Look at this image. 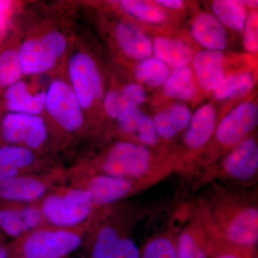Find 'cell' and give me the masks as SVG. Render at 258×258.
I'll return each mask as SVG.
<instances>
[{
	"mask_svg": "<svg viewBox=\"0 0 258 258\" xmlns=\"http://www.w3.org/2000/svg\"><path fill=\"white\" fill-rule=\"evenodd\" d=\"M212 221L225 243L252 250L258 238V210L255 205L224 203L214 213Z\"/></svg>",
	"mask_w": 258,
	"mask_h": 258,
	"instance_id": "6da1fadb",
	"label": "cell"
},
{
	"mask_svg": "<svg viewBox=\"0 0 258 258\" xmlns=\"http://www.w3.org/2000/svg\"><path fill=\"white\" fill-rule=\"evenodd\" d=\"M102 170L106 175L131 180L154 178L152 156L146 146L132 142H119L111 148L102 164Z\"/></svg>",
	"mask_w": 258,
	"mask_h": 258,
	"instance_id": "7a4b0ae2",
	"label": "cell"
},
{
	"mask_svg": "<svg viewBox=\"0 0 258 258\" xmlns=\"http://www.w3.org/2000/svg\"><path fill=\"white\" fill-rule=\"evenodd\" d=\"M93 207L87 189H74L45 199L41 212L42 217L52 225L66 228L85 221L91 215Z\"/></svg>",
	"mask_w": 258,
	"mask_h": 258,
	"instance_id": "3957f363",
	"label": "cell"
},
{
	"mask_svg": "<svg viewBox=\"0 0 258 258\" xmlns=\"http://www.w3.org/2000/svg\"><path fill=\"white\" fill-rule=\"evenodd\" d=\"M67 47L66 37L52 31L24 42L18 51L24 74H43L55 66Z\"/></svg>",
	"mask_w": 258,
	"mask_h": 258,
	"instance_id": "277c9868",
	"label": "cell"
},
{
	"mask_svg": "<svg viewBox=\"0 0 258 258\" xmlns=\"http://www.w3.org/2000/svg\"><path fill=\"white\" fill-rule=\"evenodd\" d=\"M81 235L67 230H38L30 234L23 244L28 258H62L79 248Z\"/></svg>",
	"mask_w": 258,
	"mask_h": 258,
	"instance_id": "5b68a950",
	"label": "cell"
},
{
	"mask_svg": "<svg viewBox=\"0 0 258 258\" xmlns=\"http://www.w3.org/2000/svg\"><path fill=\"white\" fill-rule=\"evenodd\" d=\"M71 88L83 108H90L103 95V83L99 70L91 56L76 52L69 66Z\"/></svg>",
	"mask_w": 258,
	"mask_h": 258,
	"instance_id": "8992f818",
	"label": "cell"
},
{
	"mask_svg": "<svg viewBox=\"0 0 258 258\" xmlns=\"http://www.w3.org/2000/svg\"><path fill=\"white\" fill-rule=\"evenodd\" d=\"M45 108L66 130L76 132L83 123V108L69 84L60 80L51 83L46 93Z\"/></svg>",
	"mask_w": 258,
	"mask_h": 258,
	"instance_id": "52a82bcc",
	"label": "cell"
},
{
	"mask_svg": "<svg viewBox=\"0 0 258 258\" xmlns=\"http://www.w3.org/2000/svg\"><path fill=\"white\" fill-rule=\"evenodd\" d=\"M2 137L8 143L24 142L29 149H37L46 140L47 131L38 115L10 112L2 120Z\"/></svg>",
	"mask_w": 258,
	"mask_h": 258,
	"instance_id": "ba28073f",
	"label": "cell"
},
{
	"mask_svg": "<svg viewBox=\"0 0 258 258\" xmlns=\"http://www.w3.org/2000/svg\"><path fill=\"white\" fill-rule=\"evenodd\" d=\"M258 123V107L253 102H245L227 113L215 129L218 143L232 147L247 138Z\"/></svg>",
	"mask_w": 258,
	"mask_h": 258,
	"instance_id": "9c48e42d",
	"label": "cell"
},
{
	"mask_svg": "<svg viewBox=\"0 0 258 258\" xmlns=\"http://www.w3.org/2000/svg\"><path fill=\"white\" fill-rule=\"evenodd\" d=\"M258 170L257 141L247 137L232 147L222 164L221 176L238 182L252 181Z\"/></svg>",
	"mask_w": 258,
	"mask_h": 258,
	"instance_id": "30bf717a",
	"label": "cell"
},
{
	"mask_svg": "<svg viewBox=\"0 0 258 258\" xmlns=\"http://www.w3.org/2000/svg\"><path fill=\"white\" fill-rule=\"evenodd\" d=\"M137 244L129 237L120 235L114 227L106 226L98 232L91 258H140Z\"/></svg>",
	"mask_w": 258,
	"mask_h": 258,
	"instance_id": "8fae6325",
	"label": "cell"
},
{
	"mask_svg": "<svg viewBox=\"0 0 258 258\" xmlns=\"http://www.w3.org/2000/svg\"><path fill=\"white\" fill-rule=\"evenodd\" d=\"M197 80L207 91H215L225 79V55L222 51L204 50L193 56Z\"/></svg>",
	"mask_w": 258,
	"mask_h": 258,
	"instance_id": "7c38bea8",
	"label": "cell"
},
{
	"mask_svg": "<svg viewBox=\"0 0 258 258\" xmlns=\"http://www.w3.org/2000/svg\"><path fill=\"white\" fill-rule=\"evenodd\" d=\"M133 180L103 174L93 176L90 180L87 191L93 205H109L121 200L134 189Z\"/></svg>",
	"mask_w": 258,
	"mask_h": 258,
	"instance_id": "4fadbf2b",
	"label": "cell"
},
{
	"mask_svg": "<svg viewBox=\"0 0 258 258\" xmlns=\"http://www.w3.org/2000/svg\"><path fill=\"white\" fill-rule=\"evenodd\" d=\"M191 33L193 38L205 50L222 51L228 43L225 26L215 15L210 13H201L194 19Z\"/></svg>",
	"mask_w": 258,
	"mask_h": 258,
	"instance_id": "5bb4252c",
	"label": "cell"
},
{
	"mask_svg": "<svg viewBox=\"0 0 258 258\" xmlns=\"http://www.w3.org/2000/svg\"><path fill=\"white\" fill-rule=\"evenodd\" d=\"M216 129V110L210 103L203 105L191 115L187 129L185 132L184 142L191 149L203 147Z\"/></svg>",
	"mask_w": 258,
	"mask_h": 258,
	"instance_id": "9a60e30c",
	"label": "cell"
},
{
	"mask_svg": "<svg viewBox=\"0 0 258 258\" xmlns=\"http://www.w3.org/2000/svg\"><path fill=\"white\" fill-rule=\"evenodd\" d=\"M115 35L118 46L131 58L142 60L152 55V40L134 24L128 22L118 23L115 28Z\"/></svg>",
	"mask_w": 258,
	"mask_h": 258,
	"instance_id": "2e32d148",
	"label": "cell"
},
{
	"mask_svg": "<svg viewBox=\"0 0 258 258\" xmlns=\"http://www.w3.org/2000/svg\"><path fill=\"white\" fill-rule=\"evenodd\" d=\"M6 107L13 113L37 115L45 108L46 93L32 94L29 92L28 85L18 81L7 88L4 93Z\"/></svg>",
	"mask_w": 258,
	"mask_h": 258,
	"instance_id": "e0dca14e",
	"label": "cell"
},
{
	"mask_svg": "<svg viewBox=\"0 0 258 258\" xmlns=\"http://www.w3.org/2000/svg\"><path fill=\"white\" fill-rule=\"evenodd\" d=\"M120 129L135 136L142 145L152 147L159 142L152 118L137 107L127 108L118 118Z\"/></svg>",
	"mask_w": 258,
	"mask_h": 258,
	"instance_id": "ac0fdd59",
	"label": "cell"
},
{
	"mask_svg": "<svg viewBox=\"0 0 258 258\" xmlns=\"http://www.w3.org/2000/svg\"><path fill=\"white\" fill-rule=\"evenodd\" d=\"M45 191L46 186L41 181L30 176L18 175L0 183V199L7 201L33 202Z\"/></svg>",
	"mask_w": 258,
	"mask_h": 258,
	"instance_id": "d6986e66",
	"label": "cell"
},
{
	"mask_svg": "<svg viewBox=\"0 0 258 258\" xmlns=\"http://www.w3.org/2000/svg\"><path fill=\"white\" fill-rule=\"evenodd\" d=\"M191 115L189 108L181 103H176L158 112L152 119L159 138H174L187 127Z\"/></svg>",
	"mask_w": 258,
	"mask_h": 258,
	"instance_id": "ffe728a7",
	"label": "cell"
},
{
	"mask_svg": "<svg viewBox=\"0 0 258 258\" xmlns=\"http://www.w3.org/2000/svg\"><path fill=\"white\" fill-rule=\"evenodd\" d=\"M205 232L193 225L181 232L176 242L177 258H208L215 240H210Z\"/></svg>",
	"mask_w": 258,
	"mask_h": 258,
	"instance_id": "44dd1931",
	"label": "cell"
},
{
	"mask_svg": "<svg viewBox=\"0 0 258 258\" xmlns=\"http://www.w3.org/2000/svg\"><path fill=\"white\" fill-rule=\"evenodd\" d=\"M153 53L168 66L179 69L192 60L193 52L187 44L166 37H157L152 41Z\"/></svg>",
	"mask_w": 258,
	"mask_h": 258,
	"instance_id": "7402d4cb",
	"label": "cell"
},
{
	"mask_svg": "<svg viewBox=\"0 0 258 258\" xmlns=\"http://www.w3.org/2000/svg\"><path fill=\"white\" fill-rule=\"evenodd\" d=\"M162 86L164 94L174 99L190 100L197 92L192 71L187 66L174 69Z\"/></svg>",
	"mask_w": 258,
	"mask_h": 258,
	"instance_id": "603a6c76",
	"label": "cell"
},
{
	"mask_svg": "<svg viewBox=\"0 0 258 258\" xmlns=\"http://www.w3.org/2000/svg\"><path fill=\"white\" fill-rule=\"evenodd\" d=\"M212 10L224 26L237 31L243 30L247 15L245 8L240 2L216 0L212 3Z\"/></svg>",
	"mask_w": 258,
	"mask_h": 258,
	"instance_id": "cb8c5ba5",
	"label": "cell"
},
{
	"mask_svg": "<svg viewBox=\"0 0 258 258\" xmlns=\"http://www.w3.org/2000/svg\"><path fill=\"white\" fill-rule=\"evenodd\" d=\"M135 75L139 82L150 87H158L164 84L169 76V66L157 57H149L139 62Z\"/></svg>",
	"mask_w": 258,
	"mask_h": 258,
	"instance_id": "d4e9b609",
	"label": "cell"
},
{
	"mask_svg": "<svg viewBox=\"0 0 258 258\" xmlns=\"http://www.w3.org/2000/svg\"><path fill=\"white\" fill-rule=\"evenodd\" d=\"M253 84L254 77L252 74L244 71L225 78L214 93L217 99L225 100L247 92L252 88Z\"/></svg>",
	"mask_w": 258,
	"mask_h": 258,
	"instance_id": "484cf974",
	"label": "cell"
},
{
	"mask_svg": "<svg viewBox=\"0 0 258 258\" xmlns=\"http://www.w3.org/2000/svg\"><path fill=\"white\" fill-rule=\"evenodd\" d=\"M118 4L129 15L149 23H159L166 19V14L160 7L139 0H121Z\"/></svg>",
	"mask_w": 258,
	"mask_h": 258,
	"instance_id": "4316f807",
	"label": "cell"
},
{
	"mask_svg": "<svg viewBox=\"0 0 258 258\" xmlns=\"http://www.w3.org/2000/svg\"><path fill=\"white\" fill-rule=\"evenodd\" d=\"M24 74L18 51L10 49L0 53V88H8Z\"/></svg>",
	"mask_w": 258,
	"mask_h": 258,
	"instance_id": "83f0119b",
	"label": "cell"
},
{
	"mask_svg": "<svg viewBox=\"0 0 258 258\" xmlns=\"http://www.w3.org/2000/svg\"><path fill=\"white\" fill-rule=\"evenodd\" d=\"M34 159L33 153L28 147L15 145L0 147V165L20 169L31 165Z\"/></svg>",
	"mask_w": 258,
	"mask_h": 258,
	"instance_id": "f1b7e54d",
	"label": "cell"
},
{
	"mask_svg": "<svg viewBox=\"0 0 258 258\" xmlns=\"http://www.w3.org/2000/svg\"><path fill=\"white\" fill-rule=\"evenodd\" d=\"M140 258H177L176 242L169 235H159L149 241Z\"/></svg>",
	"mask_w": 258,
	"mask_h": 258,
	"instance_id": "f546056e",
	"label": "cell"
},
{
	"mask_svg": "<svg viewBox=\"0 0 258 258\" xmlns=\"http://www.w3.org/2000/svg\"><path fill=\"white\" fill-rule=\"evenodd\" d=\"M0 229L11 237H18L25 232L19 209L3 208L0 210Z\"/></svg>",
	"mask_w": 258,
	"mask_h": 258,
	"instance_id": "4dcf8cb0",
	"label": "cell"
},
{
	"mask_svg": "<svg viewBox=\"0 0 258 258\" xmlns=\"http://www.w3.org/2000/svg\"><path fill=\"white\" fill-rule=\"evenodd\" d=\"M120 95L125 109L133 107L139 108L147 101V92L139 83H129L120 91Z\"/></svg>",
	"mask_w": 258,
	"mask_h": 258,
	"instance_id": "1f68e13d",
	"label": "cell"
},
{
	"mask_svg": "<svg viewBox=\"0 0 258 258\" xmlns=\"http://www.w3.org/2000/svg\"><path fill=\"white\" fill-rule=\"evenodd\" d=\"M243 30L244 47L249 52H256L258 49L257 13L252 12L247 17Z\"/></svg>",
	"mask_w": 258,
	"mask_h": 258,
	"instance_id": "d6a6232c",
	"label": "cell"
},
{
	"mask_svg": "<svg viewBox=\"0 0 258 258\" xmlns=\"http://www.w3.org/2000/svg\"><path fill=\"white\" fill-rule=\"evenodd\" d=\"M211 258H255L252 250L237 248L225 242H216L212 248Z\"/></svg>",
	"mask_w": 258,
	"mask_h": 258,
	"instance_id": "836d02e7",
	"label": "cell"
},
{
	"mask_svg": "<svg viewBox=\"0 0 258 258\" xmlns=\"http://www.w3.org/2000/svg\"><path fill=\"white\" fill-rule=\"evenodd\" d=\"M103 105L107 114L115 119H118L120 114L126 110L122 102L119 91L115 90H111L107 92Z\"/></svg>",
	"mask_w": 258,
	"mask_h": 258,
	"instance_id": "e575fe53",
	"label": "cell"
},
{
	"mask_svg": "<svg viewBox=\"0 0 258 258\" xmlns=\"http://www.w3.org/2000/svg\"><path fill=\"white\" fill-rule=\"evenodd\" d=\"M19 210L23 220L25 232L37 227L42 222L41 210H39L34 207H26L19 209Z\"/></svg>",
	"mask_w": 258,
	"mask_h": 258,
	"instance_id": "d590c367",
	"label": "cell"
},
{
	"mask_svg": "<svg viewBox=\"0 0 258 258\" xmlns=\"http://www.w3.org/2000/svg\"><path fill=\"white\" fill-rule=\"evenodd\" d=\"M12 3L8 0H0V35L4 31Z\"/></svg>",
	"mask_w": 258,
	"mask_h": 258,
	"instance_id": "8d00e7d4",
	"label": "cell"
},
{
	"mask_svg": "<svg viewBox=\"0 0 258 258\" xmlns=\"http://www.w3.org/2000/svg\"><path fill=\"white\" fill-rule=\"evenodd\" d=\"M19 169L13 166L0 165V183L18 175Z\"/></svg>",
	"mask_w": 258,
	"mask_h": 258,
	"instance_id": "74e56055",
	"label": "cell"
},
{
	"mask_svg": "<svg viewBox=\"0 0 258 258\" xmlns=\"http://www.w3.org/2000/svg\"><path fill=\"white\" fill-rule=\"evenodd\" d=\"M155 3L161 8L171 10H180L184 6V3L181 0H157Z\"/></svg>",
	"mask_w": 258,
	"mask_h": 258,
	"instance_id": "f35d334b",
	"label": "cell"
},
{
	"mask_svg": "<svg viewBox=\"0 0 258 258\" xmlns=\"http://www.w3.org/2000/svg\"><path fill=\"white\" fill-rule=\"evenodd\" d=\"M243 6L249 7L251 8H257V1H239Z\"/></svg>",
	"mask_w": 258,
	"mask_h": 258,
	"instance_id": "ab89813d",
	"label": "cell"
},
{
	"mask_svg": "<svg viewBox=\"0 0 258 258\" xmlns=\"http://www.w3.org/2000/svg\"><path fill=\"white\" fill-rule=\"evenodd\" d=\"M8 250L2 244H0V258H8Z\"/></svg>",
	"mask_w": 258,
	"mask_h": 258,
	"instance_id": "60d3db41",
	"label": "cell"
},
{
	"mask_svg": "<svg viewBox=\"0 0 258 258\" xmlns=\"http://www.w3.org/2000/svg\"><path fill=\"white\" fill-rule=\"evenodd\" d=\"M23 258H28V257H23Z\"/></svg>",
	"mask_w": 258,
	"mask_h": 258,
	"instance_id": "b9f144b4",
	"label": "cell"
}]
</instances>
